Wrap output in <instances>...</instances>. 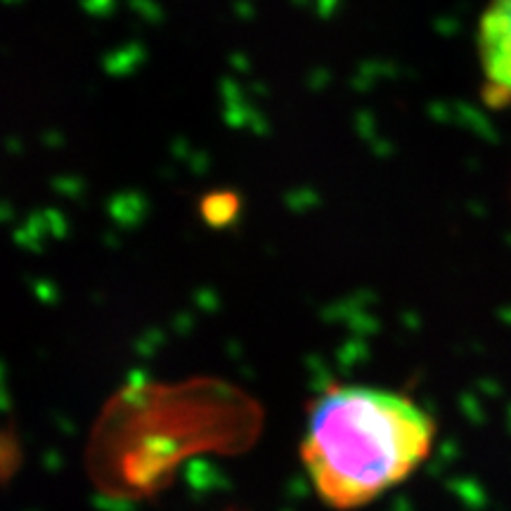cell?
I'll use <instances>...</instances> for the list:
<instances>
[{"label": "cell", "instance_id": "obj_2", "mask_svg": "<svg viewBox=\"0 0 511 511\" xmlns=\"http://www.w3.org/2000/svg\"><path fill=\"white\" fill-rule=\"evenodd\" d=\"M476 52L492 103H511V0H490L480 14Z\"/></svg>", "mask_w": 511, "mask_h": 511}, {"label": "cell", "instance_id": "obj_3", "mask_svg": "<svg viewBox=\"0 0 511 511\" xmlns=\"http://www.w3.org/2000/svg\"><path fill=\"white\" fill-rule=\"evenodd\" d=\"M199 216L213 230H223L237 223L242 216V197L235 190H213L206 192L199 199Z\"/></svg>", "mask_w": 511, "mask_h": 511}, {"label": "cell", "instance_id": "obj_1", "mask_svg": "<svg viewBox=\"0 0 511 511\" xmlns=\"http://www.w3.org/2000/svg\"><path fill=\"white\" fill-rule=\"evenodd\" d=\"M435 422L396 390L334 386L315 400L300 457L327 507L353 511L396 490L434 453Z\"/></svg>", "mask_w": 511, "mask_h": 511}]
</instances>
